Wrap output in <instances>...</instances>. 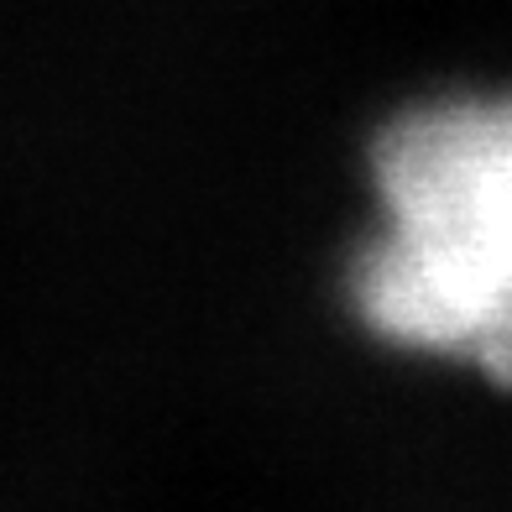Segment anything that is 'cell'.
<instances>
[{"instance_id": "obj_1", "label": "cell", "mask_w": 512, "mask_h": 512, "mask_svg": "<svg viewBox=\"0 0 512 512\" xmlns=\"http://www.w3.org/2000/svg\"><path fill=\"white\" fill-rule=\"evenodd\" d=\"M366 183L345 309L382 345L512 387V84L392 105L366 136Z\"/></svg>"}]
</instances>
